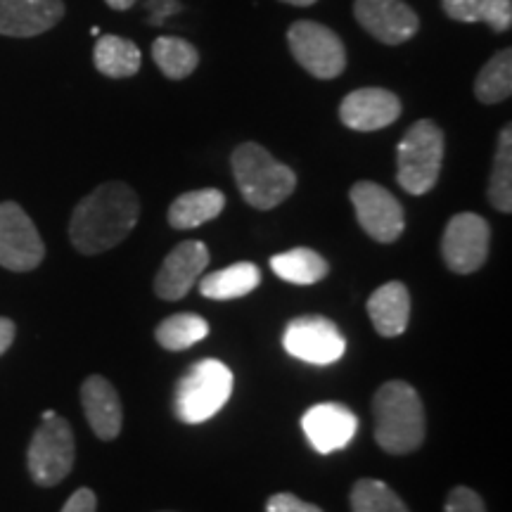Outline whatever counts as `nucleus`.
<instances>
[{"mask_svg":"<svg viewBox=\"0 0 512 512\" xmlns=\"http://www.w3.org/2000/svg\"><path fill=\"white\" fill-rule=\"evenodd\" d=\"M233 394V373L226 363L204 358L176 384L174 413L185 425H200L214 418Z\"/></svg>","mask_w":512,"mask_h":512,"instance_id":"obj_5","label":"nucleus"},{"mask_svg":"<svg viewBox=\"0 0 512 512\" xmlns=\"http://www.w3.org/2000/svg\"><path fill=\"white\" fill-rule=\"evenodd\" d=\"M512 93V50H498L475 79V95L482 105H498Z\"/></svg>","mask_w":512,"mask_h":512,"instance_id":"obj_26","label":"nucleus"},{"mask_svg":"<svg viewBox=\"0 0 512 512\" xmlns=\"http://www.w3.org/2000/svg\"><path fill=\"white\" fill-rule=\"evenodd\" d=\"M230 164H233V176L242 197L254 209H275L297 188V174L259 143H242L235 147Z\"/></svg>","mask_w":512,"mask_h":512,"instance_id":"obj_3","label":"nucleus"},{"mask_svg":"<svg viewBox=\"0 0 512 512\" xmlns=\"http://www.w3.org/2000/svg\"><path fill=\"white\" fill-rule=\"evenodd\" d=\"M280 3L294 5V8H309V5H316L318 0H280Z\"/></svg>","mask_w":512,"mask_h":512,"instance_id":"obj_35","label":"nucleus"},{"mask_svg":"<svg viewBox=\"0 0 512 512\" xmlns=\"http://www.w3.org/2000/svg\"><path fill=\"white\" fill-rule=\"evenodd\" d=\"M441 10L456 22L489 24L496 34L512 27V0H441Z\"/></svg>","mask_w":512,"mask_h":512,"instance_id":"obj_22","label":"nucleus"},{"mask_svg":"<svg viewBox=\"0 0 512 512\" xmlns=\"http://www.w3.org/2000/svg\"><path fill=\"white\" fill-rule=\"evenodd\" d=\"M271 268L278 278L292 285H316L330 273V264L309 247H294L271 259Z\"/></svg>","mask_w":512,"mask_h":512,"instance_id":"obj_23","label":"nucleus"},{"mask_svg":"<svg viewBox=\"0 0 512 512\" xmlns=\"http://www.w3.org/2000/svg\"><path fill=\"white\" fill-rule=\"evenodd\" d=\"M444 152V131L432 119L415 121L396 150V181L408 195H427L441 176Z\"/></svg>","mask_w":512,"mask_h":512,"instance_id":"obj_4","label":"nucleus"},{"mask_svg":"<svg viewBox=\"0 0 512 512\" xmlns=\"http://www.w3.org/2000/svg\"><path fill=\"white\" fill-rule=\"evenodd\" d=\"M356 22L384 46H401L420 31V17L403 0H356Z\"/></svg>","mask_w":512,"mask_h":512,"instance_id":"obj_12","label":"nucleus"},{"mask_svg":"<svg viewBox=\"0 0 512 512\" xmlns=\"http://www.w3.org/2000/svg\"><path fill=\"white\" fill-rule=\"evenodd\" d=\"M140 219V200L131 185L102 183L76 204L69 221V240L76 252L102 254L124 242Z\"/></svg>","mask_w":512,"mask_h":512,"instance_id":"obj_1","label":"nucleus"},{"mask_svg":"<svg viewBox=\"0 0 512 512\" xmlns=\"http://www.w3.org/2000/svg\"><path fill=\"white\" fill-rule=\"evenodd\" d=\"M302 427L309 444L325 456V453L339 451L354 439L358 418L344 403H318L306 411Z\"/></svg>","mask_w":512,"mask_h":512,"instance_id":"obj_15","label":"nucleus"},{"mask_svg":"<svg viewBox=\"0 0 512 512\" xmlns=\"http://www.w3.org/2000/svg\"><path fill=\"white\" fill-rule=\"evenodd\" d=\"M261 283V271L256 264L249 261H240V264L226 266L221 271L209 273L202 278L200 292L209 299H219V302H228V299L245 297V294L254 292Z\"/></svg>","mask_w":512,"mask_h":512,"instance_id":"obj_21","label":"nucleus"},{"mask_svg":"<svg viewBox=\"0 0 512 512\" xmlns=\"http://www.w3.org/2000/svg\"><path fill=\"white\" fill-rule=\"evenodd\" d=\"M145 10L147 24H150V27H162L166 19L183 10V5L181 0H145Z\"/></svg>","mask_w":512,"mask_h":512,"instance_id":"obj_30","label":"nucleus"},{"mask_svg":"<svg viewBox=\"0 0 512 512\" xmlns=\"http://www.w3.org/2000/svg\"><path fill=\"white\" fill-rule=\"evenodd\" d=\"M98 510V498L91 489H79L74 491L72 498L64 503L62 512H95Z\"/></svg>","mask_w":512,"mask_h":512,"instance_id":"obj_32","label":"nucleus"},{"mask_svg":"<svg viewBox=\"0 0 512 512\" xmlns=\"http://www.w3.org/2000/svg\"><path fill=\"white\" fill-rule=\"evenodd\" d=\"M209 266V249L200 240H185L174 247L157 271L155 292L159 299L178 302L195 287L204 268Z\"/></svg>","mask_w":512,"mask_h":512,"instance_id":"obj_13","label":"nucleus"},{"mask_svg":"<svg viewBox=\"0 0 512 512\" xmlns=\"http://www.w3.org/2000/svg\"><path fill=\"white\" fill-rule=\"evenodd\" d=\"M283 347L287 354L311 366H330L344 356L347 342L330 318L299 316L287 323Z\"/></svg>","mask_w":512,"mask_h":512,"instance_id":"obj_10","label":"nucleus"},{"mask_svg":"<svg viewBox=\"0 0 512 512\" xmlns=\"http://www.w3.org/2000/svg\"><path fill=\"white\" fill-rule=\"evenodd\" d=\"M64 17L62 0H0V34L31 38L46 34Z\"/></svg>","mask_w":512,"mask_h":512,"instance_id":"obj_16","label":"nucleus"},{"mask_svg":"<svg viewBox=\"0 0 512 512\" xmlns=\"http://www.w3.org/2000/svg\"><path fill=\"white\" fill-rule=\"evenodd\" d=\"M93 62L95 69L102 76H110V79H128V76H136L143 62L140 48L128 38L105 34L98 36L93 48Z\"/></svg>","mask_w":512,"mask_h":512,"instance_id":"obj_20","label":"nucleus"},{"mask_svg":"<svg viewBox=\"0 0 512 512\" xmlns=\"http://www.w3.org/2000/svg\"><path fill=\"white\" fill-rule=\"evenodd\" d=\"M349 200L356 209L358 226L375 242L392 245L401 238L406 228V214H403L401 202L387 188L373 181H358L351 185Z\"/></svg>","mask_w":512,"mask_h":512,"instance_id":"obj_8","label":"nucleus"},{"mask_svg":"<svg viewBox=\"0 0 512 512\" xmlns=\"http://www.w3.org/2000/svg\"><path fill=\"white\" fill-rule=\"evenodd\" d=\"M76 456L74 432L67 420L55 415L41 420L27 451L29 475L38 486H55L72 472Z\"/></svg>","mask_w":512,"mask_h":512,"instance_id":"obj_7","label":"nucleus"},{"mask_svg":"<svg viewBox=\"0 0 512 512\" xmlns=\"http://www.w3.org/2000/svg\"><path fill=\"white\" fill-rule=\"evenodd\" d=\"M489 223L479 214L463 211L446 223L441 238L444 264L458 275H470L484 266L489 256Z\"/></svg>","mask_w":512,"mask_h":512,"instance_id":"obj_11","label":"nucleus"},{"mask_svg":"<svg viewBox=\"0 0 512 512\" xmlns=\"http://www.w3.org/2000/svg\"><path fill=\"white\" fill-rule=\"evenodd\" d=\"M15 342V323L10 318H0V356Z\"/></svg>","mask_w":512,"mask_h":512,"instance_id":"obj_33","label":"nucleus"},{"mask_svg":"<svg viewBox=\"0 0 512 512\" xmlns=\"http://www.w3.org/2000/svg\"><path fill=\"white\" fill-rule=\"evenodd\" d=\"M152 60L166 79L181 81L195 72L200 64V50L192 46L190 41L178 36H162L152 43Z\"/></svg>","mask_w":512,"mask_h":512,"instance_id":"obj_24","label":"nucleus"},{"mask_svg":"<svg viewBox=\"0 0 512 512\" xmlns=\"http://www.w3.org/2000/svg\"><path fill=\"white\" fill-rule=\"evenodd\" d=\"M55 415H57L55 411H46V413L41 415V420H50V418H55Z\"/></svg>","mask_w":512,"mask_h":512,"instance_id":"obj_36","label":"nucleus"},{"mask_svg":"<svg viewBox=\"0 0 512 512\" xmlns=\"http://www.w3.org/2000/svg\"><path fill=\"white\" fill-rule=\"evenodd\" d=\"M46 245L29 214L17 202H0V266L27 273L41 266Z\"/></svg>","mask_w":512,"mask_h":512,"instance_id":"obj_9","label":"nucleus"},{"mask_svg":"<svg viewBox=\"0 0 512 512\" xmlns=\"http://www.w3.org/2000/svg\"><path fill=\"white\" fill-rule=\"evenodd\" d=\"M349 501L351 512H408L399 494L380 479H358Z\"/></svg>","mask_w":512,"mask_h":512,"instance_id":"obj_28","label":"nucleus"},{"mask_svg":"<svg viewBox=\"0 0 512 512\" xmlns=\"http://www.w3.org/2000/svg\"><path fill=\"white\" fill-rule=\"evenodd\" d=\"M287 46L299 67L313 79H337L347 69V48L335 31L311 19H299L287 29Z\"/></svg>","mask_w":512,"mask_h":512,"instance_id":"obj_6","label":"nucleus"},{"mask_svg":"<svg viewBox=\"0 0 512 512\" xmlns=\"http://www.w3.org/2000/svg\"><path fill=\"white\" fill-rule=\"evenodd\" d=\"M444 512H486L482 496L470 486H456L446 498Z\"/></svg>","mask_w":512,"mask_h":512,"instance_id":"obj_29","label":"nucleus"},{"mask_svg":"<svg viewBox=\"0 0 512 512\" xmlns=\"http://www.w3.org/2000/svg\"><path fill=\"white\" fill-rule=\"evenodd\" d=\"M368 316L382 337H399L411 320V294L403 283H387L377 287L368 299Z\"/></svg>","mask_w":512,"mask_h":512,"instance_id":"obj_18","label":"nucleus"},{"mask_svg":"<svg viewBox=\"0 0 512 512\" xmlns=\"http://www.w3.org/2000/svg\"><path fill=\"white\" fill-rule=\"evenodd\" d=\"M266 512H323L318 505L306 503L294 494H275L268 498Z\"/></svg>","mask_w":512,"mask_h":512,"instance_id":"obj_31","label":"nucleus"},{"mask_svg":"<svg viewBox=\"0 0 512 512\" xmlns=\"http://www.w3.org/2000/svg\"><path fill=\"white\" fill-rule=\"evenodd\" d=\"M401 117V100L387 88H358L339 105V119L351 131L373 133Z\"/></svg>","mask_w":512,"mask_h":512,"instance_id":"obj_14","label":"nucleus"},{"mask_svg":"<svg viewBox=\"0 0 512 512\" xmlns=\"http://www.w3.org/2000/svg\"><path fill=\"white\" fill-rule=\"evenodd\" d=\"M491 207L510 214L512 211V126H503L498 133V145L491 166L489 190H486Z\"/></svg>","mask_w":512,"mask_h":512,"instance_id":"obj_25","label":"nucleus"},{"mask_svg":"<svg viewBox=\"0 0 512 512\" xmlns=\"http://www.w3.org/2000/svg\"><path fill=\"white\" fill-rule=\"evenodd\" d=\"M81 403L88 425L95 437L102 441H114L124 425V411L121 399L110 380L100 375H91L81 384Z\"/></svg>","mask_w":512,"mask_h":512,"instance_id":"obj_17","label":"nucleus"},{"mask_svg":"<svg viewBox=\"0 0 512 512\" xmlns=\"http://www.w3.org/2000/svg\"><path fill=\"white\" fill-rule=\"evenodd\" d=\"M107 5H110L112 10H119V12H124V10H131L133 5L138 3V0H105Z\"/></svg>","mask_w":512,"mask_h":512,"instance_id":"obj_34","label":"nucleus"},{"mask_svg":"<svg viewBox=\"0 0 512 512\" xmlns=\"http://www.w3.org/2000/svg\"><path fill=\"white\" fill-rule=\"evenodd\" d=\"M209 335V323L197 313H176L157 325L155 337L164 349L183 351Z\"/></svg>","mask_w":512,"mask_h":512,"instance_id":"obj_27","label":"nucleus"},{"mask_svg":"<svg viewBox=\"0 0 512 512\" xmlns=\"http://www.w3.org/2000/svg\"><path fill=\"white\" fill-rule=\"evenodd\" d=\"M223 207H226V195L216 188L183 192L169 207V226L176 230L200 228L204 223L219 219Z\"/></svg>","mask_w":512,"mask_h":512,"instance_id":"obj_19","label":"nucleus"},{"mask_svg":"<svg viewBox=\"0 0 512 512\" xmlns=\"http://www.w3.org/2000/svg\"><path fill=\"white\" fill-rule=\"evenodd\" d=\"M375 439L382 451L406 456L425 441V406L413 384L384 382L373 399Z\"/></svg>","mask_w":512,"mask_h":512,"instance_id":"obj_2","label":"nucleus"}]
</instances>
